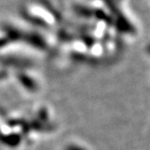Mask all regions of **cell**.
I'll list each match as a JSON object with an SVG mask.
<instances>
[{"label": "cell", "mask_w": 150, "mask_h": 150, "mask_svg": "<svg viewBox=\"0 0 150 150\" xmlns=\"http://www.w3.org/2000/svg\"><path fill=\"white\" fill-rule=\"evenodd\" d=\"M147 52H148V53L150 54V45H149V46L147 47Z\"/></svg>", "instance_id": "6da1fadb"}]
</instances>
